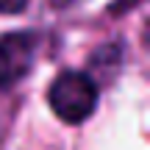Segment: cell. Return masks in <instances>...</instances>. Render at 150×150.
<instances>
[{"instance_id": "cell-1", "label": "cell", "mask_w": 150, "mask_h": 150, "mask_svg": "<svg viewBox=\"0 0 150 150\" xmlns=\"http://www.w3.org/2000/svg\"><path fill=\"white\" fill-rule=\"evenodd\" d=\"M47 103L59 120L70 125H78L89 120L97 108V83L89 72L64 70L56 75V81L47 89Z\"/></svg>"}, {"instance_id": "cell-2", "label": "cell", "mask_w": 150, "mask_h": 150, "mask_svg": "<svg viewBox=\"0 0 150 150\" xmlns=\"http://www.w3.org/2000/svg\"><path fill=\"white\" fill-rule=\"evenodd\" d=\"M39 36L33 31H11L0 36V92L17 86L36 64Z\"/></svg>"}, {"instance_id": "cell-3", "label": "cell", "mask_w": 150, "mask_h": 150, "mask_svg": "<svg viewBox=\"0 0 150 150\" xmlns=\"http://www.w3.org/2000/svg\"><path fill=\"white\" fill-rule=\"evenodd\" d=\"M28 0H0V14H20L25 11Z\"/></svg>"}, {"instance_id": "cell-4", "label": "cell", "mask_w": 150, "mask_h": 150, "mask_svg": "<svg viewBox=\"0 0 150 150\" xmlns=\"http://www.w3.org/2000/svg\"><path fill=\"white\" fill-rule=\"evenodd\" d=\"M6 125H8V114L3 108V100H0V150H3V136H6Z\"/></svg>"}]
</instances>
